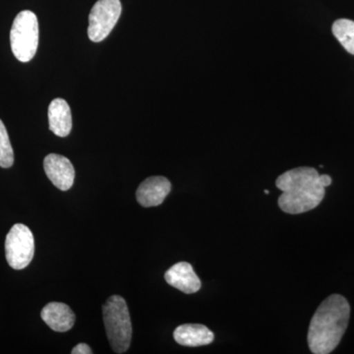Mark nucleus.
Masks as SVG:
<instances>
[{
	"label": "nucleus",
	"instance_id": "7",
	"mask_svg": "<svg viewBox=\"0 0 354 354\" xmlns=\"http://www.w3.org/2000/svg\"><path fill=\"white\" fill-rule=\"evenodd\" d=\"M46 176L55 187L62 191L69 190L75 179V169L68 158L57 153H50L44 160Z\"/></svg>",
	"mask_w": 354,
	"mask_h": 354
},
{
	"label": "nucleus",
	"instance_id": "8",
	"mask_svg": "<svg viewBox=\"0 0 354 354\" xmlns=\"http://www.w3.org/2000/svg\"><path fill=\"white\" fill-rule=\"evenodd\" d=\"M171 190V183L164 176H151L140 184L137 201L145 208L160 206Z\"/></svg>",
	"mask_w": 354,
	"mask_h": 354
},
{
	"label": "nucleus",
	"instance_id": "15",
	"mask_svg": "<svg viewBox=\"0 0 354 354\" xmlns=\"http://www.w3.org/2000/svg\"><path fill=\"white\" fill-rule=\"evenodd\" d=\"M72 354H91L93 353L92 349H91L90 346L86 344H77L75 348L72 349Z\"/></svg>",
	"mask_w": 354,
	"mask_h": 354
},
{
	"label": "nucleus",
	"instance_id": "10",
	"mask_svg": "<svg viewBox=\"0 0 354 354\" xmlns=\"http://www.w3.org/2000/svg\"><path fill=\"white\" fill-rule=\"evenodd\" d=\"M41 316L51 330L58 333L71 330L75 323V314L68 305L62 302H50L46 305L41 310Z\"/></svg>",
	"mask_w": 354,
	"mask_h": 354
},
{
	"label": "nucleus",
	"instance_id": "5",
	"mask_svg": "<svg viewBox=\"0 0 354 354\" xmlns=\"http://www.w3.org/2000/svg\"><path fill=\"white\" fill-rule=\"evenodd\" d=\"M6 260L14 270H23L31 263L35 254V239L31 230L22 223L11 227L6 241Z\"/></svg>",
	"mask_w": 354,
	"mask_h": 354
},
{
	"label": "nucleus",
	"instance_id": "2",
	"mask_svg": "<svg viewBox=\"0 0 354 354\" xmlns=\"http://www.w3.org/2000/svg\"><path fill=\"white\" fill-rule=\"evenodd\" d=\"M276 185L283 192L279 198V208L291 215L315 209L325 197L320 174L313 167L290 169L278 177Z\"/></svg>",
	"mask_w": 354,
	"mask_h": 354
},
{
	"label": "nucleus",
	"instance_id": "17",
	"mask_svg": "<svg viewBox=\"0 0 354 354\" xmlns=\"http://www.w3.org/2000/svg\"><path fill=\"white\" fill-rule=\"evenodd\" d=\"M269 193H270V192H269V191H268V190H265V194H267V195H268V194H269Z\"/></svg>",
	"mask_w": 354,
	"mask_h": 354
},
{
	"label": "nucleus",
	"instance_id": "3",
	"mask_svg": "<svg viewBox=\"0 0 354 354\" xmlns=\"http://www.w3.org/2000/svg\"><path fill=\"white\" fill-rule=\"evenodd\" d=\"M104 327L109 344L114 353H124L132 339V323L127 301L120 295H113L102 306Z\"/></svg>",
	"mask_w": 354,
	"mask_h": 354
},
{
	"label": "nucleus",
	"instance_id": "9",
	"mask_svg": "<svg viewBox=\"0 0 354 354\" xmlns=\"http://www.w3.org/2000/svg\"><path fill=\"white\" fill-rule=\"evenodd\" d=\"M165 279L172 288L186 295H192L201 288V281L198 278L192 266L187 262H179L172 266L171 269L165 272Z\"/></svg>",
	"mask_w": 354,
	"mask_h": 354
},
{
	"label": "nucleus",
	"instance_id": "13",
	"mask_svg": "<svg viewBox=\"0 0 354 354\" xmlns=\"http://www.w3.org/2000/svg\"><path fill=\"white\" fill-rule=\"evenodd\" d=\"M333 34L344 46V50L354 55V22L348 19H339L333 24Z\"/></svg>",
	"mask_w": 354,
	"mask_h": 354
},
{
	"label": "nucleus",
	"instance_id": "14",
	"mask_svg": "<svg viewBox=\"0 0 354 354\" xmlns=\"http://www.w3.org/2000/svg\"><path fill=\"white\" fill-rule=\"evenodd\" d=\"M14 164V152L6 125L0 120V167L9 169Z\"/></svg>",
	"mask_w": 354,
	"mask_h": 354
},
{
	"label": "nucleus",
	"instance_id": "12",
	"mask_svg": "<svg viewBox=\"0 0 354 354\" xmlns=\"http://www.w3.org/2000/svg\"><path fill=\"white\" fill-rule=\"evenodd\" d=\"M48 127L58 137L68 136L72 129L69 104L64 99H55L48 106Z\"/></svg>",
	"mask_w": 354,
	"mask_h": 354
},
{
	"label": "nucleus",
	"instance_id": "6",
	"mask_svg": "<svg viewBox=\"0 0 354 354\" xmlns=\"http://www.w3.org/2000/svg\"><path fill=\"white\" fill-rule=\"evenodd\" d=\"M122 11L120 0H99L88 15V36L94 43L104 41L113 31Z\"/></svg>",
	"mask_w": 354,
	"mask_h": 354
},
{
	"label": "nucleus",
	"instance_id": "4",
	"mask_svg": "<svg viewBox=\"0 0 354 354\" xmlns=\"http://www.w3.org/2000/svg\"><path fill=\"white\" fill-rule=\"evenodd\" d=\"M11 50L21 62H29L39 46V22L36 14L24 10L16 16L10 31Z\"/></svg>",
	"mask_w": 354,
	"mask_h": 354
},
{
	"label": "nucleus",
	"instance_id": "16",
	"mask_svg": "<svg viewBox=\"0 0 354 354\" xmlns=\"http://www.w3.org/2000/svg\"><path fill=\"white\" fill-rule=\"evenodd\" d=\"M321 183L323 184L324 187H327V186H330L332 184V178L327 174H323V176H320Z\"/></svg>",
	"mask_w": 354,
	"mask_h": 354
},
{
	"label": "nucleus",
	"instance_id": "1",
	"mask_svg": "<svg viewBox=\"0 0 354 354\" xmlns=\"http://www.w3.org/2000/svg\"><path fill=\"white\" fill-rule=\"evenodd\" d=\"M351 306L339 295H330L316 310L308 330L312 353L328 354L339 346L348 328Z\"/></svg>",
	"mask_w": 354,
	"mask_h": 354
},
{
	"label": "nucleus",
	"instance_id": "11",
	"mask_svg": "<svg viewBox=\"0 0 354 354\" xmlns=\"http://www.w3.org/2000/svg\"><path fill=\"white\" fill-rule=\"evenodd\" d=\"M177 344L184 346H207L213 342L215 335L206 326L200 324H185L178 326L174 333Z\"/></svg>",
	"mask_w": 354,
	"mask_h": 354
}]
</instances>
